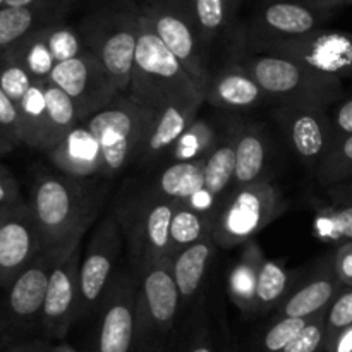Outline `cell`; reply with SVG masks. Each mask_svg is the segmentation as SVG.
I'll return each instance as SVG.
<instances>
[{"instance_id": "cell-4", "label": "cell", "mask_w": 352, "mask_h": 352, "mask_svg": "<svg viewBox=\"0 0 352 352\" xmlns=\"http://www.w3.org/2000/svg\"><path fill=\"white\" fill-rule=\"evenodd\" d=\"M267 96L277 103L332 109L344 100V82L291 57L258 52L243 62Z\"/></svg>"}, {"instance_id": "cell-2", "label": "cell", "mask_w": 352, "mask_h": 352, "mask_svg": "<svg viewBox=\"0 0 352 352\" xmlns=\"http://www.w3.org/2000/svg\"><path fill=\"white\" fill-rule=\"evenodd\" d=\"M127 95L153 113H160L177 100L203 96L179 58L165 47L143 14L140 17V34Z\"/></svg>"}, {"instance_id": "cell-31", "label": "cell", "mask_w": 352, "mask_h": 352, "mask_svg": "<svg viewBox=\"0 0 352 352\" xmlns=\"http://www.w3.org/2000/svg\"><path fill=\"white\" fill-rule=\"evenodd\" d=\"M298 275L275 260L265 258L261 265L260 277H258L256 296H254V313L253 315H263L272 311L275 306H280L285 296L291 291L292 284L296 282Z\"/></svg>"}, {"instance_id": "cell-19", "label": "cell", "mask_w": 352, "mask_h": 352, "mask_svg": "<svg viewBox=\"0 0 352 352\" xmlns=\"http://www.w3.org/2000/svg\"><path fill=\"white\" fill-rule=\"evenodd\" d=\"M344 284L337 277L333 254L325 258L309 274L301 275V280L296 278L291 291L278 306V316L289 318H313L325 313Z\"/></svg>"}, {"instance_id": "cell-46", "label": "cell", "mask_w": 352, "mask_h": 352, "mask_svg": "<svg viewBox=\"0 0 352 352\" xmlns=\"http://www.w3.org/2000/svg\"><path fill=\"white\" fill-rule=\"evenodd\" d=\"M220 203H222V201H219V199H217L215 196H213L212 192L208 191V189L203 188L201 191H198L195 196H191L188 201L181 203V205L188 206V208L195 210V212L201 213V215H206V217H212V219H215L217 213H219Z\"/></svg>"}, {"instance_id": "cell-9", "label": "cell", "mask_w": 352, "mask_h": 352, "mask_svg": "<svg viewBox=\"0 0 352 352\" xmlns=\"http://www.w3.org/2000/svg\"><path fill=\"white\" fill-rule=\"evenodd\" d=\"M157 36L179 58L203 93L210 71L203 57V38L191 0H146L140 7Z\"/></svg>"}, {"instance_id": "cell-45", "label": "cell", "mask_w": 352, "mask_h": 352, "mask_svg": "<svg viewBox=\"0 0 352 352\" xmlns=\"http://www.w3.org/2000/svg\"><path fill=\"white\" fill-rule=\"evenodd\" d=\"M23 201L24 199L21 198L19 184H17L16 177L0 162V208H10V206H16Z\"/></svg>"}, {"instance_id": "cell-27", "label": "cell", "mask_w": 352, "mask_h": 352, "mask_svg": "<svg viewBox=\"0 0 352 352\" xmlns=\"http://www.w3.org/2000/svg\"><path fill=\"white\" fill-rule=\"evenodd\" d=\"M205 188V160L174 162L158 174L151 186L155 192L175 203L188 201Z\"/></svg>"}, {"instance_id": "cell-35", "label": "cell", "mask_w": 352, "mask_h": 352, "mask_svg": "<svg viewBox=\"0 0 352 352\" xmlns=\"http://www.w3.org/2000/svg\"><path fill=\"white\" fill-rule=\"evenodd\" d=\"M313 230L325 243H352V205H332L320 210L313 220Z\"/></svg>"}, {"instance_id": "cell-22", "label": "cell", "mask_w": 352, "mask_h": 352, "mask_svg": "<svg viewBox=\"0 0 352 352\" xmlns=\"http://www.w3.org/2000/svg\"><path fill=\"white\" fill-rule=\"evenodd\" d=\"M78 0H40L26 7L0 9V58L28 34L62 23Z\"/></svg>"}, {"instance_id": "cell-48", "label": "cell", "mask_w": 352, "mask_h": 352, "mask_svg": "<svg viewBox=\"0 0 352 352\" xmlns=\"http://www.w3.org/2000/svg\"><path fill=\"white\" fill-rule=\"evenodd\" d=\"M332 205H352V179L327 189Z\"/></svg>"}, {"instance_id": "cell-39", "label": "cell", "mask_w": 352, "mask_h": 352, "mask_svg": "<svg viewBox=\"0 0 352 352\" xmlns=\"http://www.w3.org/2000/svg\"><path fill=\"white\" fill-rule=\"evenodd\" d=\"M311 318H289L278 316L263 333L258 352H282L299 333L305 330Z\"/></svg>"}, {"instance_id": "cell-37", "label": "cell", "mask_w": 352, "mask_h": 352, "mask_svg": "<svg viewBox=\"0 0 352 352\" xmlns=\"http://www.w3.org/2000/svg\"><path fill=\"white\" fill-rule=\"evenodd\" d=\"M315 177L323 188H333L352 179V134L337 141L325 160L315 170Z\"/></svg>"}, {"instance_id": "cell-11", "label": "cell", "mask_w": 352, "mask_h": 352, "mask_svg": "<svg viewBox=\"0 0 352 352\" xmlns=\"http://www.w3.org/2000/svg\"><path fill=\"white\" fill-rule=\"evenodd\" d=\"M274 116L298 160L316 170L336 144L330 110L298 103H277Z\"/></svg>"}, {"instance_id": "cell-47", "label": "cell", "mask_w": 352, "mask_h": 352, "mask_svg": "<svg viewBox=\"0 0 352 352\" xmlns=\"http://www.w3.org/2000/svg\"><path fill=\"white\" fill-rule=\"evenodd\" d=\"M333 265L340 282L347 287H352V243L340 244L333 251Z\"/></svg>"}, {"instance_id": "cell-16", "label": "cell", "mask_w": 352, "mask_h": 352, "mask_svg": "<svg viewBox=\"0 0 352 352\" xmlns=\"http://www.w3.org/2000/svg\"><path fill=\"white\" fill-rule=\"evenodd\" d=\"M81 246L62 258L54 268L41 309V325L52 339H64L78 322L81 301Z\"/></svg>"}, {"instance_id": "cell-13", "label": "cell", "mask_w": 352, "mask_h": 352, "mask_svg": "<svg viewBox=\"0 0 352 352\" xmlns=\"http://www.w3.org/2000/svg\"><path fill=\"white\" fill-rule=\"evenodd\" d=\"M100 320L91 352H134L136 344V278L116 274L98 306Z\"/></svg>"}, {"instance_id": "cell-12", "label": "cell", "mask_w": 352, "mask_h": 352, "mask_svg": "<svg viewBox=\"0 0 352 352\" xmlns=\"http://www.w3.org/2000/svg\"><path fill=\"white\" fill-rule=\"evenodd\" d=\"M48 82H54L67 93L81 122L102 112L120 95L116 82L107 74L98 58L89 52L55 65Z\"/></svg>"}, {"instance_id": "cell-50", "label": "cell", "mask_w": 352, "mask_h": 352, "mask_svg": "<svg viewBox=\"0 0 352 352\" xmlns=\"http://www.w3.org/2000/svg\"><path fill=\"white\" fill-rule=\"evenodd\" d=\"M52 346L41 340H31V342H21L16 346H10L7 352H50Z\"/></svg>"}, {"instance_id": "cell-6", "label": "cell", "mask_w": 352, "mask_h": 352, "mask_svg": "<svg viewBox=\"0 0 352 352\" xmlns=\"http://www.w3.org/2000/svg\"><path fill=\"white\" fill-rule=\"evenodd\" d=\"M179 203L153 189H141L124 198L113 210L133 267L168 258L170 223Z\"/></svg>"}, {"instance_id": "cell-56", "label": "cell", "mask_w": 352, "mask_h": 352, "mask_svg": "<svg viewBox=\"0 0 352 352\" xmlns=\"http://www.w3.org/2000/svg\"><path fill=\"white\" fill-rule=\"evenodd\" d=\"M7 210H9V208H0V226H2L3 219H6V215H7Z\"/></svg>"}, {"instance_id": "cell-32", "label": "cell", "mask_w": 352, "mask_h": 352, "mask_svg": "<svg viewBox=\"0 0 352 352\" xmlns=\"http://www.w3.org/2000/svg\"><path fill=\"white\" fill-rule=\"evenodd\" d=\"M213 222L212 217L201 215L184 205H179L172 217L170 236H168V258H174L186 248L199 243L205 237L212 236Z\"/></svg>"}, {"instance_id": "cell-57", "label": "cell", "mask_w": 352, "mask_h": 352, "mask_svg": "<svg viewBox=\"0 0 352 352\" xmlns=\"http://www.w3.org/2000/svg\"><path fill=\"white\" fill-rule=\"evenodd\" d=\"M2 7H6V0H0V9H2Z\"/></svg>"}, {"instance_id": "cell-52", "label": "cell", "mask_w": 352, "mask_h": 352, "mask_svg": "<svg viewBox=\"0 0 352 352\" xmlns=\"http://www.w3.org/2000/svg\"><path fill=\"white\" fill-rule=\"evenodd\" d=\"M311 2L318 3L320 7L329 10H333L337 9V7H342V6H352V0H311Z\"/></svg>"}, {"instance_id": "cell-36", "label": "cell", "mask_w": 352, "mask_h": 352, "mask_svg": "<svg viewBox=\"0 0 352 352\" xmlns=\"http://www.w3.org/2000/svg\"><path fill=\"white\" fill-rule=\"evenodd\" d=\"M203 41H210L229 24L239 0H191Z\"/></svg>"}, {"instance_id": "cell-42", "label": "cell", "mask_w": 352, "mask_h": 352, "mask_svg": "<svg viewBox=\"0 0 352 352\" xmlns=\"http://www.w3.org/2000/svg\"><path fill=\"white\" fill-rule=\"evenodd\" d=\"M325 351V313L313 316L301 333L282 352H323Z\"/></svg>"}, {"instance_id": "cell-1", "label": "cell", "mask_w": 352, "mask_h": 352, "mask_svg": "<svg viewBox=\"0 0 352 352\" xmlns=\"http://www.w3.org/2000/svg\"><path fill=\"white\" fill-rule=\"evenodd\" d=\"M105 189L89 179L43 172L31 186L30 206L41 234V248L60 246L88 230L98 215Z\"/></svg>"}, {"instance_id": "cell-14", "label": "cell", "mask_w": 352, "mask_h": 352, "mask_svg": "<svg viewBox=\"0 0 352 352\" xmlns=\"http://www.w3.org/2000/svg\"><path fill=\"white\" fill-rule=\"evenodd\" d=\"M258 50L291 57L340 81L352 79V33L347 31L318 30L302 38L261 45Z\"/></svg>"}, {"instance_id": "cell-51", "label": "cell", "mask_w": 352, "mask_h": 352, "mask_svg": "<svg viewBox=\"0 0 352 352\" xmlns=\"http://www.w3.org/2000/svg\"><path fill=\"white\" fill-rule=\"evenodd\" d=\"M186 352H213L212 346H210L208 339H206L205 333H199L198 337H195L192 339V342L189 344L188 351Z\"/></svg>"}, {"instance_id": "cell-8", "label": "cell", "mask_w": 352, "mask_h": 352, "mask_svg": "<svg viewBox=\"0 0 352 352\" xmlns=\"http://www.w3.org/2000/svg\"><path fill=\"white\" fill-rule=\"evenodd\" d=\"M155 113L129 95H119L102 112L88 119L86 126L98 140L102 150V174L109 179L129 164H136Z\"/></svg>"}, {"instance_id": "cell-38", "label": "cell", "mask_w": 352, "mask_h": 352, "mask_svg": "<svg viewBox=\"0 0 352 352\" xmlns=\"http://www.w3.org/2000/svg\"><path fill=\"white\" fill-rule=\"evenodd\" d=\"M45 38L57 64L72 60L88 52L81 31L69 24L57 23L45 28Z\"/></svg>"}, {"instance_id": "cell-53", "label": "cell", "mask_w": 352, "mask_h": 352, "mask_svg": "<svg viewBox=\"0 0 352 352\" xmlns=\"http://www.w3.org/2000/svg\"><path fill=\"white\" fill-rule=\"evenodd\" d=\"M36 2H40V0H6V7H26Z\"/></svg>"}, {"instance_id": "cell-30", "label": "cell", "mask_w": 352, "mask_h": 352, "mask_svg": "<svg viewBox=\"0 0 352 352\" xmlns=\"http://www.w3.org/2000/svg\"><path fill=\"white\" fill-rule=\"evenodd\" d=\"M45 95H47V138H45L43 153H48L78 124H81V119L67 93L62 91L54 82L45 85Z\"/></svg>"}, {"instance_id": "cell-15", "label": "cell", "mask_w": 352, "mask_h": 352, "mask_svg": "<svg viewBox=\"0 0 352 352\" xmlns=\"http://www.w3.org/2000/svg\"><path fill=\"white\" fill-rule=\"evenodd\" d=\"M332 10L323 9L311 0H272L254 17L251 38L254 47L275 41L294 40L322 30Z\"/></svg>"}, {"instance_id": "cell-26", "label": "cell", "mask_w": 352, "mask_h": 352, "mask_svg": "<svg viewBox=\"0 0 352 352\" xmlns=\"http://www.w3.org/2000/svg\"><path fill=\"white\" fill-rule=\"evenodd\" d=\"M263 261V251L258 246L256 241L251 239L244 244L239 260L236 261L229 274V280H227L229 298L244 315L254 313V296H256L258 277H260Z\"/></svg>"}, {"instance_id": "cell-3", "label": "cell", "mask_w": 352, "mask_h": 352, "mask_svg": "<svg viewBox=\"0 0 352 352\" xmlns=\"http://www.w3.org/2000/svg\"><path fill=\"white\" fill-rule=\"evenodd\" d=\"M141 9L131 2H116L89 14L79 26L86 48L98 58L120 95H127L140 34Z\"/></svg>"}, {"instance_id": "cell-54", "label": "cell", "mask_w": 352, "mask_h": 352, "mask_svg": "<svg viewBox=\"0 0 352 352\" xmlns=\"http://www.w3.org/2000/svg\"><path fill=\"white\" fill-rule=\"evenodd\" d=\"M50 352H78V351H76L71 344L60 342V344H57V346H52Z\"/></svg>"}, {"instance_id": "cell-17", "label": "cell", "mask_w": 352, "mask_h": 352, "mask_svg": "<svg viewBox=\"0 0 352 352\" xmlns=\"http://www.w3.org/2000/svg\"><path fill=\"white\" fill-rule=\"evenodd\" d=\"M41 251V234L30 203L10 206L0 226V287L9 291Z\"/></svg>"}, {"instance_id": "cell-44", "label": "cell", "mask_w": 352, "mask_h": 352, "mask_svg": "<svg viewBox=\"0 0 352 352\" xmlns=\"http://www.w3.org/2000/svg\"><path fill=\"white\" fill-rule=\"evenodd\" d=\"M330 117H332L336 143L337 141L344 140V138L351 136L352 134V96L351 98L340 100L337 105H333V110L330 112ZM333 146H336V144H333Z\"/></svg>"}, {"instance_id": "cell-40", "label": "cell", "mask_w": 352, "mask_h": 352, "mask_svg": "<svg viewBox=\"0 0 352 352\" xmlns=\"http://www.w3.org/2000/svg\"><path fill=\"white\" fill-rule=\"evenodd\" d=\"M33 82L34 79L31 78L30 72L16 58L7 54L0 58V88L16 105H19Z\"/></svg>"}, {"instance_id": "cell-55", "label": "cell", "mask_w": 352, "mask_h": 352, "mask_svg": "<svg viewBox=\"0 0 352 352\" xmlns=\"http://www.w3.org/2000/svg\"><path fill=\"white\" fill-rule=\"evenodd\" d=\"M14 146H16V144L10 143V141L7 140V138H3L2 134H0V153H6V151H10Z\"/></svg>"}, {"instance_id": "cell-34", "label": "cell", "mask_w": 352, "mask_h": 352, "mask_svg": "<svg viewBox=\"0 0 352 352\" xmlns=\"http://www.w3.org/2000/svg\"><path fill=\"white\" fill-rule=\"evenodd\" d=\"M220 141L215 126L210 120L196 117L188 129L179 136L174 146L168 150L172 164L174 162H196L205 160L210 151L217 146Z\"/></svg>"}, {"instance_id": "cell-28", "label": "cell", "mask_w": 352, "mask_h": 352, "mask_svg": "<svg viewBox=\"0 0 352 352\" xmlns=\"http://www.w3.org/2000/svg\"><path fill=\"white\" fill-rule=\"evenodd\" d=\"M236 182V143L232 134L220 138L217 146L205 158V189L223 201Z\"/></svg>"}, {"instance_id": "cell-41", "label": "cell", "mask_w": 352, "mask_h": 352, "mask_svg": "<svg viewBox=\"0 0 352 352\" xmlns=\"http://www.w3.org/2000/svg\"><path fill=\"white\" fill-rule=\"evenodd\" d=\"M352 327V287L344 285L325 311V346Z\"/></svg>"}, {"instance_id": "cell-24", "label": "cell", "mask_w": 352, "mask_h": 352, "mask_svg": "<svg viewBox=\"0 0 352 352\" xmlns=\"http://www.w3.org/2000/svg\"><path fill=\"white\" fill-rule=\"evenodd\" d=\"M236 143V182L234 189L268 179L265 175L268 158V140L263 129L246 124L234 129Z\"/></svg>"}, {"instance_id": "cell-29", "label": "cell", "mask_w": 352, "mask_h": 352, "mask_svg": "<svg viewBox=\"0 0 352 352\" xmlns=\"http://www.w3.org/2000/svg\"><path fill=\"white\" fill-rule=\"evenodd\" d=\"M47 82L34 81L24 98L17 105L21 119V140L23 144L36 151H43L47 138Z\"/></svg>"}, {"instance_id": "cell-5", "label": "cell", "mask_w": 352, "mask_h": 352, "mask_svg": "<svg viewBox=\"0 0 352 352\" xmlns=\"http://www.w3.org/2000/svg\"><path fill=\"white\" fill-rule=\"evenodd\" d=\"M136 278V344L134 352L162 351L181 311V294L172 260L153 261L133 270Z\"/></svg>"}, {"instance_id": "cell-33", "label": "cell", "mask_w": 352, "mask_h": 352, "mask_svg": "<svg viewBox=\"0 0 352 352\" xmlns=\"http://www.w3.org/2000/svg\"><path fill=\"white\" fill-rule=\"evenodd\" d=\"M7 55L16 58L30 72L31 78L40 82H48L52 71L57 65L50 48H48L47 38H45V28L43 30L34 31V33L24 36L21 41H17L7 52Z\"/></svg>"}, {"instance_id": "cell-18", "label": "cell", "mask_w": 352, "mask_h": 352, "mask_svg": "<svg viewBox=\"0 0 352 352\" xmlns=\"http://www.w3.org/2000/svg\"><path fill=\"white\" fill-rule=\"evenodd\" d=\"M85 234L76 236L69 243L60 244V246L45 250L31 261L26 270L14 280L9 287V305L10 316L17 323H31L36 318H41V309H43L45 296H47L48 282L54 268L57 267L62 258L67 256L69 253L81 246V241Z\"/></svg>"}, {"instance_id": "cell-43", "label": "cell", "mask_w": 352, "mask_h": 352, "mask_svg": "<svg viewBox=\"0 0 352 352\" xmlns=\"http://www.w3.org/2000/svg\"><path fill=\"white\" fill-rule=\"evenodd\" d=\"M0 134L14 144H23L21 140V119L16 103L0 88Z\"/></svg>"}, {"instance_id": "cell-25", "label": "cell", "mask_w": 352, "mask_h": 352, "mask_svg": "<svg viewBox=\"0 0 352 352\" xmlns=\"http://www.w3.org/2000/svg\"><path fill=\"white\" fill-rule=\"evenodd\" d=\"M217 244L210 236L186 248L172 258V274H174L179 294H181L182 306H188L189 302L195 301L205 280Z\"/></svg>"}, {"instance_id": "cell-7", "label": "cell", "mask_w": 352, "mask_h": 352, "mask_svg": "<svg viewBox=\"0 0 352 352\" xmlns=\"http://www.w3.org/2000/svg\"><path fill=\"white\" fill-rule=\"evenodd\" d=\"M285 208L287 201L272 179L232 189L220 203L213 222V243L223 250L246 244L275 222Z\"/></svg>"}, {"instance_id": "cell-21", "label": "cell", "mask_w": 352, "mask_h": 352, "mask_svg": "<svg viewBox=\"0 0 352 352\" xmlns=\"http://www.w3.org/2000/svg\"><path fill=\"white\" fill-rule=\"evenodd\" d=\"M203 103H205L203 96L182 98L165 107L160 113H155L136 164L141 167H148L155 164L158 158L167 155L179 136L198 117Z\"/></svg>"}, {"instance_id": "cell-10", "label": "cell", "mask_w": 352, "mask_h": 352, "mask_svg": "<svg viewBox=\"0 0 352 352\" xmlns=\"http://www.w3.org/2000/svg\"><path fill=\"white\" fill-rule=\"evenodd\" d=\"M122 230L113 212L100 222L89 239L81 261V301L78 320L91 315L102 302L116 277V265L122 253Z\"/></svg>"}, {"instance_id": "cell-49", "label": "cell", "mask_w": 352, "mask_h": 352, "mask_svg": "<svg viewBox=\"0 0 352 352\" xmlns=\"http://www.w3.org/2000/svg\"><path fill=\"white\" fill-rule=\"evenodd\" d=\"M323 352H352V327L340 332L332 342L327 344Z\"/></svg>"}, {"instance_id": "cell-20", "label": "cell", "mask_w": 352, "mask_h": 352, "mask_svg": "<svg viewBox=\"0 0 352 352\" xmlns=\"http://www.w3.org/2000/svg\"><path fill=\"white\" fill-rule=\"evenodd\" d=\"M203 98L217 109L246 112L263 105L268 96L243 62H230L213 74L210 72Z\"/></svg>"}, {"instance_id": "cell-23", "label": "cell", "mask_w": 352, "mask_h": 352, "mask_svg": "<svg viewBox=\"0 0 352 352\" xmlns=\"http://www.w3.org/2000/svg\"><path fill=\"white\" fill-rule=\"evenodd\" d=\"M60 174L76 179H91L102 174V150L86 124H78L57 146L47 153Z\"/></svg>"}]
</instances>
